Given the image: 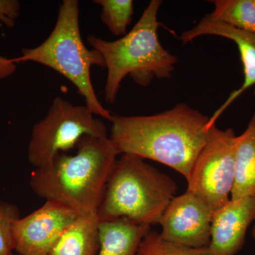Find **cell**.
Wrapping results in <instances>:
<instances>
[{"label":"cell","instance_id":"7","mask_svg":"<svg viewBox=\"0 0 255 255\" xmlns=\"http://www.w3.org/2000/svg\"><path fill=\"white\" fill-rule=\"evenodd\" d=\"M237 138L233 128L223 130L216 124L211 126L187 179V191L204 201L214 212L231 200L236 178Z\"/></svg>","mask_w":255,"mask_h":255},{"label":"cell","instance_id":"17","mask_svg":"<svg viewBox=\"0 0 255 255\" xmlns=\"http://www.w3.org/2000/svg\"><path fill=\"white\" fill-rule=\"evenodd\" d=\"M136 255H211L208 248H192L166 241L151 231L142 240Z\"/></svg>","mask_w":255,"mask_h":255},{"label":"cell","instance_id":"24","mask_svg":"<svg viewBox=\"0 0 255 255\" xmlns=\"http://www.w3.org/2000/svg\"><path fill=\"white\" fill-rule=\"evenodd\" d=\"M254 1H255V0H254Z\"/></svg>","mask_w":255,"mask_h":255},{"label":"cell","instance_id":"16","mask_svg":"<svg viewBox=\"0 0 255 255\" xmlns=\"http://www.w3.org/2000/svg\"><path fill=\"white\" fill-rule=\"evenodd\" d=\"M102 8L101 20L114 36H124L133 16L132 0H95Z\"/></svg>","mask_w":255,"mask_h":255},{"label":"cell","instance_id":"11","mask_svg":"<svg viewBox=\"0 0 255 255\" xmlns=\"http://www.w3.org/2000/svg\"><path fill=\"white\" fill-rule=\"evenodd\" d=\"M255 220V196L231 199L215 211L211 221V255H236L244 246L248 228Z\"/></svg>","mask_w":255,"mask_h":255},{"label":"cell","instance_id":"18","mask_svg":"<svg viewBox=\"0 0 255 255\" xmlns=\"http://www.w3.org/2000/svg\"><path fill=\"white\" fill-rule=\"evenodd\" d=\"M18 219L19 211L16 206L7 202H0V255H14L13 225Z\"/></svg>","mask_w":255,"mask_h":255},{"label":"cell","instance_id":"6","mask_svg":"<svg viewBox=\"0 0 255 255\" xmlns=\"http://www.w3.org/2000/svg\"><path fill=\"white\" fill-rule=\"evenodd\" d=\"M86 105H75L55 97L45 118L34 124L28 143V159L37 168L58 154L77 147L85 135L108 137L105 124Z\"/></svg>","mask_w":255,"mask_h":255},{"label":"cell","instance_id":"9","mask_svg":"<svg viewBox=\"0 0 255 255\" xmlns=\"http://www.w3.org/2000/svg\"><path fill=\"white\" fill-rule=\"evenodd\" d=\"M214 211L204 201L186 191L174 196L164 211L159 224L166 241L189 248H208L211 242Z\"/></svg>","mask_w":255,"mask_h":255},{"label":"cell","instance_id":"21","mask_svg":"<svg viewBox=\"0 0 255 255\" xmlns=\"http://www.w3.org/2000/svg\"><path fill=\"white\" fill-rule=\"evenodd\" d=\"M252 236L255 240V224L253 226V229H252Z\"/></svg>","mask_w":255,"mask_h":255},{"label":"cell","instance_id":"13","mask_svg":"<svg viewBox=\"0 0 255 255\" xmlns=\"http://www.w3.org/2000/svg\"><path fill=\"white\" fill-rule=\"evenodd\" d=\"M100 223L97 213L79 215L64 231L49 255H97Z\"/></svg>","mask_w":255,"mask_h":255},{"label":"cell","instance_id":"4","mask_svg":"<svg viewBox=\"0 0 255 255\" xmlns=\"http://www.w3.org/2000/svg\"><path fill=\"white\" fill-rule=\"evenodd\" d=\"M173 179L143 159L123 154L107 182L98 211L100 221L127 219L139 224H159L175 196Z\"/></svg>","mask_w":255,"mask_h":255},{"label":"cell","instance_id":"23","mask_svg":"<svg viewBox=\"0 0 255 255\" xmlns=\"http://www.w3.org/2000/svg\"><path fill=\"white\" fill-rule=\"evenodd\" d=\"M15 255V254H14V255Z\"/></svg>","mask_w":255,"mask_h":255},{"label":"cell","instance_id":"10","mask_svg":"<svg viewBox=\"0 0 255 255\" xmlns=\"http://www.w3.org/2000/svg\"><path fill=\"white\" fill-rule=\"evenodd\" d=\"M209 35L228 38L237 45L243 64L244 81L239 89L230 94L227 100L210 117L208 128L216 124L221 114L236 99L248 89L255 86V33L233 27L215 19L211 14H208L201 18L194 28L182 32L179 40L183 44H187L199 37Z\"/></svg>","mask_w":255,"mask_h":255},{"label":"cell","instance_id":"22","mask_svg":"<svg viewBox=\"0 0 255 255\" xmlns=\"http://www.w3.org/2000/svg\"><path fill=\"white\" fill-rule=\"evenodd\" d=\"M253 95H254V96L255 97V86L254 90H253Z\"/></svg>","mask_w":255,"mask_h":255},{"label":"cell","instance_id":"15","mask_svg":"<svg viewBox=\"0 0 255 255\" xmlns=\"http://www.w3.org/2000/svg\"><path fill=\"white\" fill-rule=\"evenodd\" d=\"M211 13L215 19L238 29L255 33L254 0H216Z\"/></svg>","mask_w":255,"mask_h":255},{"label":"cell","instance_id":"3","mask_svg":"<svg viewBox=\"0 0 255 255\" xmlns=\"http://www.w3.org/2000/svg\"><path fill=\"white\" fill-rule=\"evenodd\" d=\"M160 0H152L128 33L116 41H106L95 36L87 37L93 49L98 50L107 69L105 100L113 104L121 84L130 75L140 86L145 87L154 78H172L175 55L167 51L159 40L157 14Z\"/></svg>","mask_w":255,"mask_h":255},{"label":"cell","instance_id":"2","mask_svg":"<svg viewBox=\"0 0 255 255\" xmlns=\"http://www.w3.org/2000/svg\"><path fill=\"white\" fill-rule=\"evenodd\" d=\"M75 155L58 154L37 168L30 186L38 197L58 201L78 214L97 213L119 154L110 137L85 135Z\"/></svg>","mask_w":255,"mask_h":255},{"label":"cell","instance_id":"8","mask_svg":"<svg viewBox=\"0 0 255 255\" xmlns=\"http://www.w3.org/2000/svg\"><path fill=\"white\" fill-rule=\"evenodd\" d=\"M79 215L65 204L46 200L39 209L14 221V251L18 255H49L64 231Z\"/></svg>","mask_w":255,"mask_h":255},{"label":"cell","instance_id":"1","mask_svg":"<svg viewBox=\"0 0 255 255\" xmlns=\"http://www.w3.org/2000/svg\"><path fill=\"white\" fill-rule=\"evenodd\" d=\"M209 119L184 103L154 115H112L110 138L120 155L163 164L187 180L205 145Z\"/></svg>","mask_w":255,"mask_h":255},{"label":"cell","instance_id":"19","mask_svg":"<svg viewBox=\"0 0 255 255\" xmlns=\"http://www.w3.org/2000/svg\"><path fill=\"white\" fill-rule=\"evenodd\" d=\"M20 11L21 4L17 0H0V21L6 27H14Z\"/></svg>","mask_w":255,"mask_h":255},{"label":"cell","instance_id":"12","mask_svg":"<svg viewBox=\"0 0 255 255\" xmlns=\"http://www.w3.org/2000/svg\"><path fill=\"white\" fill-rule=\"evenodd\" d=\"M151 226L127 219L100 221V249L97 255H136Z\"/></svg>","mask_w":255,"mask_h":255},{"label":"cell","instance_id":"14","mask_svg":"<svg viewBox=\"0 0 255 255\" xmlns=\"http://www.w3.org/2000/svg\"><path fill=\"white\" fill-rule=\"evenodd\" d=\"M255 196V113L246 130L238 135L236 178L231 199Z\"/></svg>","mask_w":255,"mask_h":255},{"label":"cell","instance_id":"5","mask_svg":"<svg viewBox=\"0 0 255 255\" xmlns=\"http://www.w3.org/2000/svg\"><path fill=\"white\" fill-rule=\"evenodd\" d=\"M11 60L16 64L33 62L58 72L75 85L92 113L111 120L112 115L101 104L91 80L92 67H105V61L98 50L89 49L82 41L78 0H63L48 38L38 46L23 48Z\"/></svg>","mask_w":255,"mask_h":255},{"label":"cell","instance_id":"20","mask_svg":"<svg viewBox=\"0 0 255 255\" xmlns=\"http://www.w3.org/2000/svg\"><path fill=\"white\" fill-rule=\"evenodd\" d=\"M16 70V64L12 60L0 55V80L11 76Z\"/></svg>","mask_w":255,"mask_h":255}]
</instances>
